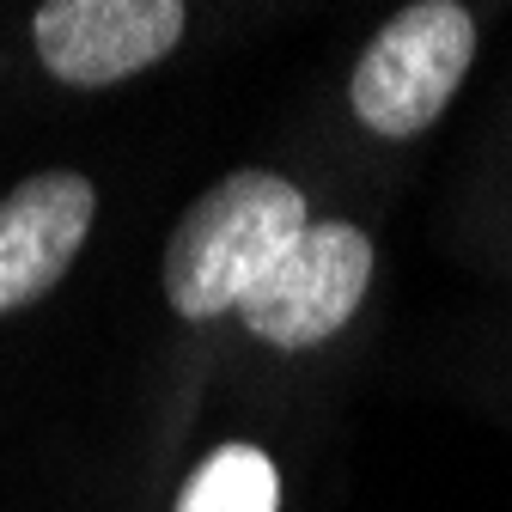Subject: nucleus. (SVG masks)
<instances>
[{
    "instance_id": "1",
    "label": "nucleus",
    "mask_w": 512,
    "mask_h": 512,
    "mask_svg": "<svg viewBox=\"0 0 512 512\" xmlns=\"http://www.w3.org/2000/svg\"><path fill=\"white\" fill-rule=\"evenodd\" d=\"M311 226L305 196L275 171H232L189 208L165 244V299L189 324L226 317L250 299L287 244Z\"/></svg>"
},
{
    "instance_id": "2",
    "label": "nucleus",
    "mask_w": 512,
    "mask_h": 512,
    "mask_svg": "<svg viewBox=\"0 0 512 512\" xmlns=\"http://www.w3.org/2000/svg\"><path fill=\"white\" fill-rule=\"evenodd\" d=\"M470 55H476L470 7H458V0H415L354 61V80H348L354 116L372 135H391V141L421 135L464 86Z\"/></svg>"
},
{
    "instance_id": "3",
    "label": "nucleus",
    "mask_w": 512,
    "mask_h": 512,
    "mask_svg": "<svg viewBox=\"0 0 512 512\" xmlns=\"http://www.w3.org/2000/svg\"><path fill=\"white\" fill-rule=\"evenodd\" d=\"M366 287H372V238L348 220H311L238 311L244 330L275 348H317L360 311Z\"/></svg>"
},
{
    "instance_id": "4",
    "label": "nucleus",
    "mask_w": 512,
    "mask_h": 512,
    "mask_svg": "<svg viewBox=\"0 0 512 512\" xmlns=\"http://www.w3.org/2000/svg\"><path fill=\"white\" fill-rule=\"evenodd\" d=\"M177 0H49L37 7V55L61 86H116L153 68L183 37Z\"/></svg>"
},
{
    "instance_id": "5",
    "label": "nucleus",
    "mask_w": 512,
    "mask_h": 512,
    "mask_svg": "<svg viewBox=\"0 0 512 512\" xmlns=\"http://www.w3.org/2000/svg\"><path fill=\"white\" fill-rule=\"evenodd\" d=\"M92 214L98 189L80 171H43L0 196V311H25L68 275Z\"/></svg>"
},
{
    "instance_id": "6",
    "label": "nucleus",
    "mask_w": 512,
    "mask_h": 512,
    "mask_svg": "<svg viewBox=\"0 0 512 512\" xmlns=\"http://www.w3.org/2000/svg\"><path fill=\"white\" fill-rule=\"evenodd\" d=\"M275 506H281V476L275 458L256 452V445L208 452L177 494V512H275Z\"/></svg>"
}]
</instances>
